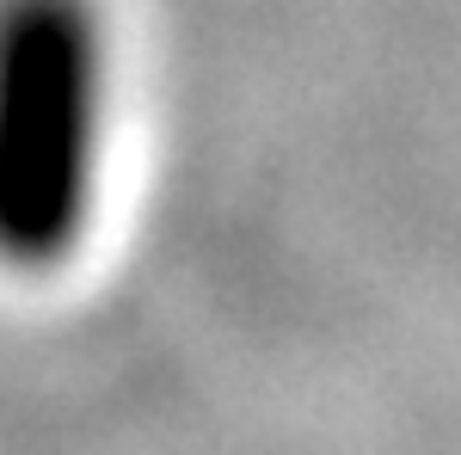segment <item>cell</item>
Masks as SVG:
<instances>
[{
  "label": "cell",
  "mask_w": 461,
  "mask_h": 455,
  "mask_svg": "<svg viewBox=\"0 0 461 455\" xmlns=\"http://www.w3.org/2000/svg\"><path fill=\"white\" fill-rule=\"evenodd\" d=\"M99 25L86 0H0V265L62 271L99 185Z\"/></svg>",
  "instance_id": "6da1fadb"
}]
</instances>
